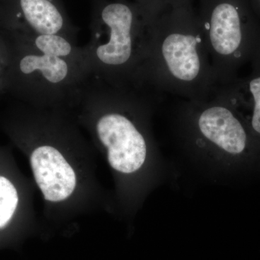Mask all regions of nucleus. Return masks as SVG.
Listing matches in <instances>:
<instances>
[{
	"mask_svg": "<svg viewBox=\"0 0 260 260\" xmlns=\"http://www.w3.org/2000/svg\"><path fill=\"white\" fill-rule=\"evenodd\" d=\"M148 42L143 83L146 91L205 101L220 88L193 5L146 17Z\"/></svg>",
	"mask_w": 260,
	"mask_h": 260,
	"instance_id": "nucleus-1",
	"label": "nucleus"
},
{
	"mask_svg": "<svg viewBox=\"0 0 260 260\" xmlns=\"http://www.w3.org/2000/svg\"><path fill=\"white\" fill-rule=\"evenodd\" d=\"M1 30L9 44L5 93L36 107L78 104L90 77L83 48L59 35Z\"/></svg>",
	"mask_w": 260,
	"mask_h": 260,
	"instance_id": "nucleus-2",
	"label": "nucleus"
},
{
	"mask_svg": "<svg viewBox=\"0 0 260 260\" xmlns=\"http://www.w3.org/2000/svg\"><path fill=\"white\" fill-rule=\"evenodd\" d=\"M148 22L133 0H93L90 39L83 51L90 77L112 86L145 91Z\"/></svg>",
	"mask_w": 260,
	"mask_h": 260,
	"instance_id": "nucleus-3",
	"label": "nucleus"
},
{
	"mask_svg": "<svg viewBox=\"0 0 260 260\" xmlns=\"http://www.w3.org/2000/svg\"><path fill=\"white\" fill-rule=\"evenodd\" d=\"M220 87L260 54V18L249 0H198L195 8Z\"/></svg>",
	"mask_w": 260,
	"mask_h": 260,
	"instance_id": "nucleus-4",
	"label": "nucleus"
},
{
	"mask_svg": "<svg viewBox=\"0 0 260 260\" xmlns=\"http://www.w3.org/2000/svg\"><path fill=\"white\" fill-rule=\"evenodd\" d=\"M189 102L196 111L198 132L213 145L235 156L258 146L244 116L223 88L208 100Z\"/></svg>",
	"mask_w": 260,
	"mask_h": 260,
	"instance_id": "nucleus-5",
	"label": "nucleus"
},
{
	"mask_svg": "<svg viewBox=\"0 0 260 260\" xmlns=\"http://www.w3.org/2000/svg\"><path fill=\"white\" fill-rule=\"evenodd\" d=\"M0 30L32 35H59L78 42L63 0H0Z\"/></svg>",
	"mask_w": 260,
	"mask_h": 260,
	"instance_id": "nucleus-6",
	"label": "nucleus"
},
{
	"mask_svg": "<svg viewBox=\"0 0 260 260\" xmlns=\"http://www.w3.org/2000/svg\"><path fill=\"white\" fill-rule=\"evenodd\" d=\"M30 164L38 186L48 201H62L73 194L76 175L55 147L39 145L32 150Z\"/></svg>",
	"mask_w": 260,
	"mask_h": 260,
	"instance_id": "nucleus-7",
	"label": "nucleus"
},
{
	"mask_svg": "<svg viewBox=\"0 0 260 260\" xmlns=\"http://www.w3.org/2000/svg\"><path fill=\"white\" fill-rule=\"evenodd\" d=\"M246 76L221 87L244 116L260 147V54L251 62Z\"/></svg>",
	"mask_w": 260,
	"mask_h": 260,
	"instance_id": "nucleus-8",
	"label": "nucleus"
},
{
	"mask_svg": "<svg viewBox=\"0 0 260 260\" xmlns=\"http://www.w3.org/2000/svg\"><path fill=\"white\" fill-rule=\"evenodd\" d=\"M18 204V194L11 181L0 176V229L13 218Z\"/></svg>",
	"mask_w": 260,
	"mask_h": 260,
	"instance_id": "nucleus-9",
	"label": "nucleus"
},
{
	"mask_svg": "<svg viewBox=\"0 0 260 260\" xmlns=\"http://www.w3.org/2000/svg\"><path fill=\"white\" fill-rule=\"evenodd\" d=\"M133 1L139 5L143 15L149 16L167 8L193 5L194 0H133Z\"/></svg>",
	"mask_w": 260,
	"mask_h": 260,
	"instance_id": "nucleus-10",
	"label": "nucleus"
},
{
	"mask_svg": "<svg viewBox=\"0 0 260 260\" xmlns=\"http://www.w3.org/2000/svg\"><path fill=\"white\" fill-rule=\"evenodd\" d=\"M10 60L9 44L0 30V94L5 93V81Z\"/></svg>",
	"mask_w": 260,
	"mask_h": 260,
	"instance_id": "nucleus-11",
	"label": "nucleus"
},
{
	"mask_svg": "<svg viewBox=\"0 0 260 260\" xmlns=\"http://www.w3.org/2000/svg\"><path fill=\"white\" fill-rule=\"evenodd\" d=\"M251 8L260 18V0H249Z\"/></svg>",
	"mask_w": 260,
	"mask_h": 260,
	"instance_id": "nucleus-12",
	"label": "nucleus"
}]
</instances>
